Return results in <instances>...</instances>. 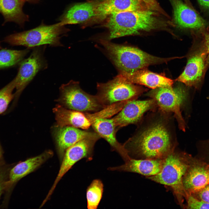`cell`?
<instances>
[{"mask_svg": "<svg viewBox=\"0 0 209 209\" xmlns=\"http://www.w3.org/2000/svg\"><path fill=\"white\" fill-rule=\"evenodd\" d=\"M123 145L131 158L164 159L175 150L176 143L167 123L160 118L138 131Z\"/></svg>", "mask_w": 209, "mask_h": 209, "instance_id": "cell-1", "label": "cell"}, {"mask_svg": "<svg viewBox=\"0 0 209 209\" xmlns=\"http://www.w3.org/2000/svg\"><path fill=\"white\" fill-rule=\"evenodd\" d=\"M109 16L105 26L109 31V39L137 35L167 25L157 12L151 10L126 11Z\"/></svg>", "mask_w": 209, "mask_h": 209, "instance_id": "cell-2", "label": "cell"}, {"mask_svg": "<svg viewBox=\"0 0 209 209\" xmlns=\"http://www.w3.org/2000/svg\"><path fill=\"white\" fill-rule=\"evenodd\" d=\"M120 72L131 73L150 65L167 62L178 57L161 58L151 55L136 48L100 40Z\"/></svg>", "mask_w": 209, "mask_h": 209, "instance_id": "cell-3", "label": "cell"}, {"mask_svg": "<svg viewBox=\"0 0 209 209\" xmlns=\"http://www.w3.org/2000/svg\"><path fill=\"white\" fill-rule=\"evenodd\" d=\"M185 156L183 153L174 150L163 159L162 169L159 173L147 177L171 188L179 204L181 206L185 196L183 179L189 164Z\"/></svg>", "mask_w": 209, "mask_h": 209, "instance_id": "cell-4", "label": "cell"}, {"mask_svg": "<svg viewBox=\"0 0 209 209\" xmlns=\"http://www.w3.org/2000/svg\"><path fill=\"white\" fill-rule=\"evenodd\" d=\"M69 31L60 22L49 25L42 23L30 30L9 35L4 41L12 45L23 46L28 48L45 45L61 46L60 39Z\"/></svg>", "mask_w": 209, "mask_h": 209, "instance_id": "cell-5", "label": "cell"}, {"mask_svg": "<svg viewBox=\"0 0 209 209\" xmlns=\"http://www.w3.org/2000/svg\"><path fill=\"white\" fill-rule=\"evenodd\" d=\"M96 95L104 107L125 100H135L143 90L127 81L120 73L105 83H98Z\"/></svg>", "mask_w": 209, "mask_h": 209, "instance_id": "cell-6", "label": "cell"}, {"mask_svg": "<svg viewBox=\"0 0 209 209\" xmlns=\"http://www.w3.org/2000/svg\"><path fill=\"white\" fill-rule=\"evenodd\" d=\"M60 96L57 100L60 105L69 109L84 113L95 112L104 107L96 95L88 94L80 87L79 83L71 80L60 88Z\"/></svg>", "mask_w": 209, "mask_h": 209, "instance_id": "cell-7", "label": "cell"}, {"mask_svg": "<svg viewBox=\"0 0 209 209\" xmlns=\"http://www.w3.org/2000/svg\"><path fill=\"white\" fill-rule=\"evenodd\" d=\"M100 138V136L96 133L80 140L67 149L63 156L57 175L43 201V204H44L49 199L59 181L77 162L83 158H86L87 161L93 159L95 145Z\"/></svg>", "mask_w": 209, "mask_h": 209, "instance_id": "cell-8", "label": "cell"}, {"mask_svg": "<svg viewBox=\"0 0 209 209\" xmlns=\"http://www.w3.org/2000/svg\"><path fill=\"white\" fill-rule=\"evenodd\" d=\"M148 95L155 100L163 111L173 113L179 128L183 131H185V122L181 111L187 98L185 89L181 86L159 87L153 89Z\"/></svg>", "mask_w": 209, "mask_h": 209, "instance_id": "cell-9", "label": "cell"}, {"mask_svg": "<svg viewBox=\"0 0 209 209\" xmlns=\"http://www.w3.org/2000/svg\"><path fill=\"white\" fill-rule=\"evenodd\" d=\"M208 67L205 50L201 42L197 37L184 70L176 80L187 86L199 89Z\"/></svg>", "mask_w": 209, "mask_h": 209, "instance_id": "cell-10", "label": "cell"}, {"mask_svg": "<svg viewBox=\"0 0 209 209\" xmlns=\"http://www.w3.org/2000/svg\"><path fill=\"white\" fill-rule=\"evenodd\" d=\"M44 49L39 46L36 47L28 58L20 62L18 73L13 79L16 91L12 107L22 92L37 73L47 67V63L43 56Z\"/></svg>", "mask_w": 209, "mask_h": 209, "instance_id": "cell-11", "label": "cell"}, {"mask_svg": "<svg viewBox=\"0 0 209 209\" xmlns=\"http://www.w3.org/2000/svg\"><path fill=\"white\" fill-rule=\"evenodd\" d=\"M156 105L151 99L134 100L128 102L114 117L112 118L117 130L131 124L137 123L146 111Z\"/></svg>", "mask_w": 209, "mask_h": 209, "instance_id": "cell-12", "label": "cell"}, {"mask_svg": "<svg viewBox=\"0 0 209 209\" xmlns=\"http://www.w3.org/2000/svg\"><path fill=\"white\" fill-rule=\"evenodd\" d=\"M175 23L181 28L199 31L207 28V22L197 12L181 0H170Z\"/></svg>", "mask_w": 209, "mask_h": 209, "instance_id": "cell-13", "label": "cell"}, {"mask_svg": "<svg viewBox=\"0 0 209 209\" xmlns=\"http://www.w3.org/2000/svg\"><path fill=\"white\" fill-rule=\"evenodd\" d=\"M54 136L57 151L62 158L67 149L80 140L95 134V132L82 130L78 128L69 126L54 127Z\"/></svg>", "mask_w": 209, "mask_h": 209, "instance_id": "cell-14", "label": "cell"}, {"mask_svg": "<svg viewBox=\"0 0 209 209\" xmlns=\"http://www.w3.org/2000/svg\"><path fill=\"white\" fill-rule=\"evenodd\" d=\"M149 10H150L141 0H104L97 2L96 17L102 18L124 12Z\"/></svg>", "mask_w": 209, "mask_h": 209, "instance_id": "cell-15", "label": "cell"}, {"mask_svg": "<svg viewBox=\"0 0 209 209\" xmlns=\"http://www.w3.org/2000/svg\"><path fill=\"white\" fill-rule=\"evenodd\" d=\"M163 159H137L130 158L123 165L109 167L108 170L137 173L147 177L153 176L161 171Z\"/></svg>", "mask_w": 209, "mask_h": 209, "instance_id": "cell-16", "label": "cell"}, {"mask_svg": "<svg viewBox=\"0 0 209 209\" xmlns=\"http://www.w3.org/2000/svg\"><path fill=\"white\" fill-rule=\"evenodd\" d=\"M91 126L94 131L109 143L112 151L117 152L125 162L130 158L123 144L120 143L116 138L117 130L112 118L97 120L92 123Z\"/></svg>", "mask_w": 209, "mask_h": 209, "instance_id": "cell-17", "label": "cell"}, {"mask_svg": "<svg viewBox=\"0 0 209 209\" xmlns=\"http://www.w3.org/2000/svg\"><path fill=\"white\" fill-rule=\"evenodd\" d=\"M53 155L52 151L48 150L38 155L19 163L10 170L9 179L5 182L6 186L14 184L21 178L33 172L51 158Z\"/></svg>", "mask_w": 209, "mask_h": 209, "instance_id": "cell-18", "label": "cell"}, {"mask_svg": "<svg viewBox=\"0 0 209 209\" xmlns=\"http://www.w3.org/2000/svg\"><path fill=\"white\" fill-rule=\"evenodd\" d=\"M120 73L130 83L144 85L153 89L172 87L174 82L170 79L144 69L132 73L120 72Z\"/></svg>", "mask_w": 209, "mask_h": 209, "instance_id": "cell-19", "label": "cell"}, {"mask_svg": "<svg viewBox=\"0 0 209 209\" xmlns=\"http://www.w3.org/2000/svg\"><path fill=\"white\" fill-rule=\"evenodd\" d=\"M186 193L198 192L209 185V167L189 164L183 179Z\"/></svg>", "mask_w": 209, "mask_h": 209, "instance_id": "cell-20", "label": "cell"}, {"mask_svg": "<svg viewBox=\"0 0 209 209\" xmlns=\"http://www.w3.org/2000/svg\"><path fill=\"white\" fill-rule=\"evenodd\" d=\"M97 2L89 1L76 3L65 10L59 18L64 25L77 24L82 23L95 17Z\"/></svg>", "mask_w": 209, "mask_h": 209, "instance_id": "cell-21", "label": "cell"}, {"mask_svg": "<svg viewBox=\"0 0 209 209\" xmlns=\"http://www.w3.org/2000/svg\"><path fill=\"white\" fill-rule=\"evenodd\" d=\"M56 121V126H69L86 130L91 124L86 117L84 113L67 109L60 104L53 109Z\"/></svg>", "mask_w": 209, "mask_h": 209, "instance_id": "cell-22", "label": "cell"}, {"mask_svg": "<svg viewBox=\"0 0 209 209\" xmlns=\"http://www.w3.org/2000/svg\"><path fill=\"white\" fill-rule=\"evenodd\" d=\"M25 2L23 0H0V13L3 16V25L13 22L23 27L28 21L29 16L25 14L22 8Z\"/></svg>", "mask_w": 209, "mask_h": 209, "instance_id": "cell-23", "label": "cell"}, {"mask_svg": "<svg viewBox=\"0 0 209 209\" xmlns=\"http://www.w3.org/2000/svg\"><path fill=\"white\" fill-rule=\"evenodd\" d=\"M104 185L99 179L93 180L86 190L87 208L88 209H96L102 198Z\"/></svg>", "mask_w": 209, "mask_h": 209, "instance_id": "cell-24", "label": "cell"}, {"mask_svg": "<svg viewBox=\"0 0 209 209\" xmlns=\"http://www.w3.org/2000/svg\"><path fill=\"white\" fill-rule=\"evenodd\" d=\"M29 48L22 50L3 49L0 51V69L20 62L28 53Z\"/></svg>", "mask_w": 209, "mask_h": 209, "instance_id": "cell-25", "label": "cell"}, {"mask_svg": "<svg viewBox=\"0 0 209 209\" xmlns=\"http://www.w3.org/2000/svg\"><path fill=\"white\" fill-rule=\"evenodd\" d=\"M131 100H125L112 104L93 113L87 112L84 113L87 118L92 124L97 120L108 118L118 113L124 106Z\"/></svg>", "mask_w": 209, "mask_h": 209, "instance_id": "cell-26", "label": "cell"}, {"mask_svg": "<svg viewBox=\"0 0 209 209\" xmlns=\"http://www.w3.org/2000/svg\"><path fill=\"white\" fill-rule=\"evenodd\" d=\"M15 88L13 79L0 90V115L6 110L9 103L14 98L13 91Z\"/></svg>", "mask_w": 209, "mask_h": 209, "instance_id": "cell-27", "label": "cell"}, {"mask_svg": "<svg viewBox=\"0 0 209 209\" xmlns=\"http://www.w3.org/2000/svg\"><path fill=\"white\" fill-rule=\"evenodd\" d=\"M196 37L202 44L206 53L207 62L209 66V30L207 28L197 32Z\"/></svg>", "mask_w": 209, "mask_h": 209, "instance_id": "cell-28", "label": "cell"}, {"mask_svg": "<svg viewBox=\"0 0 209 209\" xmlns=\"http://www.w3.org/2000/svg\"><path fill=\"white\" fill-rule=\"evenodd\" d=\"M188 208L191 209H209V204L206 203L197 198L193 195L185 193V196Z\"/></svg>", "mask_w": 209, "mask_h": 209, "instance_id": "cell-29", "label": "cell"}, {"mask_svg": "<svg viewBox=\"0 0 209 209\" xmlns=\"http://www.w3.org/2000/svg\"><path fill=\"white\" fill-rule=\"evenodd\" d=\"M152 11L166 15L156 0H141Z\"/></svg>", "mask_w": 209, "mask_h": 209, "instance_id": "cell-30", "label": "cell"}, {"mask_svg": "<svg viewBox=\"0 0 209 209\" xmlns=\"http://www.w3.org/2000/svg\"><path fill=\"white\" fill-rule=\"evenodd\" d=\"M198 192L199 199L209 204V185Z\"/></svg>", "mask_w": 209, "mask_h": 209, "instance_id": "cell-31", "label": "cell"}, {"mask_svg": "<svg viewBox=\"0 0 209 209\" xmlns=\"http://www.w3.org/2000/svg\"><path fill=\"white\" fill-rule=\"evenodd\" d=\"M200 6L203 9L209 10V0H197Z\"/></svg>", "mask_w": 209, "mask_h": 209, "instance_id": "cell-32", "label": "cell"}, {"mask_svg": "<svg viewBox=\"0 0 209 209\" xmlns=\"http://www.w3.org/2000/svg\"><path fill=\"white\" fill-rule=\"evenodd\" d=\"M3 174L0 173V197L2 192L3 190L5 185V182L3 180Z\"/></svg>", "mask_w": 209, "mask_h": 209, "instance_id": "cell-33", "label": "cell"}, {"mask_svg": "<svg viewBox=\"0 0 209 209\" xmlns=\"http://www.w3.org/2000/svg\"><path fill=\"white\" fill-rule=\"evenodd\" d=\"M25 2H28L31 3H36L39 2V0H23Z\"/></svg>", "mask_w": 209, "mask_h": 209, "instance_id": "cell-34", "label": "cell"}, {"mask_svg": "<svg viewBox=\"0 0 209 209\" xmlns=\"http://www.w3.org/2000/svg\"><path fill=\"white\" fill-rule=\"evenodd\" d=\"M186 2L187 4L190 7L193 8L191 6V5L190 4V2L189 0H184Z\"/></svg>", "mask_w": 209, "mask_h": 209, "instance_id": "cell-35", "label": "cell"}, {"mask_svg": "<svg viewBox=\"0 0 209 209\" xmlns=\"http://www.w3.org/2000/svg\"><path fill=\"white\" fill-rule=\"evenodd\" d=\"M2 156V150L0 144V159Z\"/></svg>", "mask_w": 209, "mask_h": 209, "instance_id": "cell-36", "label": "cell"}, {"mask_svg": "<svg viewBox=\"0 0 209 209\" xmlns=\"http://www.w3.org/2000/svg\"><path fill=\"white\" fill-rule=\"evenodd\" d=\"M1 48V46L0 43V49Z\"/></svg>", "mask_w": 209, "mask_h": 209, "instance_id": "cell-37", "label": "cell"}]
</instances>
